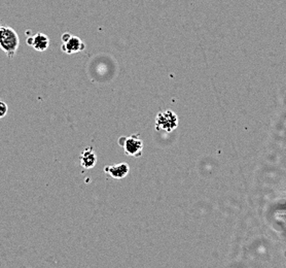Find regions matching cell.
I'll use <instances>...</instances> for the list:
<instances>
[{"label":"cell","mask_w":286,"mask_h":268,"mask_svg":"<svg viewBox=\"0 0 286 268\" xmlns=\"http://www.w3.org/2000/svg\"><path fill=\"white\" fill-rule=\"evenodd\" d=\"M19 45H20V38L18 33L8 26H0V49H2L10 58L16 55Z\"/></svg>","instance_id":"cell-1"},{"label":"cell","mask_w":286,"mask_h":268,"mask_svg":"<svg viewBox=\"0 0 286 268\" xmlns=\"http://www.w3.org/2000/svg\"><path fill=\"white\" fill-rule=\"evenodd\" d=\"M119 145L123 148L125 154L138 158L142 156L143 153V142L140 139V136L137 133L132 134L130 137H123L119 139Z\"/></svg>","instance_id":"cell-2"},{"label":"cell","mask_w":286,"mask_h":268,"mask_svg":"<svg viewBox=\"0 0 286 268\" xmlns=\"http://www.w3.org/2000/svg\"><path fill=\"white\" fill-rule=\"evenodd\" d=\"M155 124L158 131L171 133L178 127V117L173 110L166 109L157 114Z\"/></svg>","instance_id":"cell-3"},{"label":"cell","mask_w":286,"mask_h":268,"mask_svg":"<svg viewBox=\"0 0 286 268\" xmlns=\"http://www.w3.org/2000/svg\"><path fill=\"white\" fill-rule=\"evenodd\" d=\"M85 49H86L85 43L81 40L80 37L74 36V35H70L67 41L62 43V47H61L62 52L68 55L83 52Z\"/></svg>","instance_id":"cell-4"},{"label":"cell","mask_w":286,"mask_h":268,"mask_svg":"<svg viewBox=\"0 0 286 268\" xmlns=\"http://www.w3.org/2000/svg\"><path fill=\"white\" fill-rule=\"evenodd\" d=\"M27 45L37 52H45L50 47V38L44 33H36L34 36L27 38Z\"/></svg>","instance_id":"cell-5"},{"label":"cell","mask_w":286,"mask_h":268,"mask_svg":"<svg viewBox=\"0 0 286 268\" xmlns=\"http://www.w3.org/2000/svg\"><path fill=\"white\" fill-rule=\"evenodd\" d=\"M129 165L126 162L114 164V165H108L104 167V172L107 174L109 177L116 179V180H122L125 179L129 175Z\"/></svg>","instance_id":"cell-6"},{"label":"cell","mask_w":286,"mask_h":268,"mask_svg":"<svg viewBox=\"0 0 286 268\" xmlns=\"http://www.w3.org/2000/svg\"><path fill=\"white\" fill-rule=\"evenodd\" d=\"M97 163V156L93 147H87L81 154V164L85 169H91Z\"/></svg>","instance_id":"cell-7"},{"label":"cell","mask_w":286,"mask_h":268,"mask_svg":"<svg viewBox=\"0 0 286 268\" xmlns=\"http://www.w3.org/2000/svg\"><path fill=\"white\" fill-rule=\"evenodd\" d=\"M8 110H9L8 104L4 100L0 99V119H3L7 116Z\"/></svg>","instance_id":"cell-8"}]
</instances>
